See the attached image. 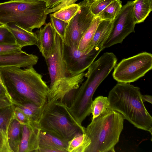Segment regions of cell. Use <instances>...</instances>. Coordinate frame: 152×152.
Listing matches in <instances>:
<instances>
[{
	"label": "cell",
	"instance_id": "obj_1",
	"mask_svg": "<svg viewBox=\"0 0 152 152\" xmlns=\"http://www.w3.org/2000/svg\"><path fill=\"white\" fill-rule=\"evenodd\" d=\"M0 74L14 105L29 102L42 107L47 103L49 87L33 66L1 68Z\"/></svg>",
	"mask_w": 152,
	"mask_h": 152
},
{
	"label": "cell",
	"instance_id": "obj_2",
	"mask_svg": "<svg viewBox=\"0 0 152 152\" xmlns=\"http://www.w3.org/2000/svg\"><path fill=\"white\" fill-rule=\"evenodd\" d=\"M139 87L130 83H118L109 92L110 107L137 128L152 135V117L145 107Z\"/></svg>",
	"mask_w": 152,
	"mask_h": 152
},
{
	"label": "cell",
	"instance_id": "obj_3",
	"mask_svg": "<svg viewBox=\"0 0 152 152\" xmlns=\"http://www.w3.org/2000/svg\"><path fill=\"white\" fill-rule=\"evenodd\" d=\"M117 61V58L113 53L106 52L90 66L85 75L87 79L77 89L74 100L69 107L74 114L86 118L91 113L94 94L114 68Z\"/></svg>",
	"mask_w": 152,
	"mask_h": 152
},
{
	"label": "cell",
	"instance_id": "obj_4",
	"mask_svg": "<svg viewBox=\"0 0 152 152\" xmlns=\"http://www.w3.org/2000/svg\"><path fill=\"white\" fill-rule=\"evenodd\" d=\"M124 118L110 107L85 128L91 143L86 152H114L123 129Z\"/></svg>",
	"mask_w": 152,
	"mask_h": 152
},
{
	"label": "cell",
	"instance_id": "obj_5",
	"mask_svg": "<svg viewBox=\"0 0 152 152\" xmlns=\"http://www.w3.org/2000/svg\"><path fill=\"white\" fill-rule=\"evenodd\" d=\"M37 123L40 130L68 142L77 134L86 133L85 127L75 122L60 100L47 101Z\"/></svg>",
	"mask_w": 152,
	"mask_h": 152
},
{
	"label": "cell",
	"instance_id": "obj_6",
	"mask_svg": "<svg viewBox=\"0 0 152 152\" xmlns=\"http://www.w3.org/2000/svg\"><path fill=\"white\" fill-rule=\"evenodd\" d=\"M45 3L13 0L0 3V25L15 24L32 32L46 23Z\"/></svg>",
	"mask_w": 152,
	"mask_h": 152
},
{
	"label": "cell",
	"instance_id": "obj_7",
	"mask_svg": "<svg viewBox=\"0 0 152 152\" xmlns=\"http://www.w3.org/2000/svg\"><path fill=\"white\" fill-rule=\"evenodd\" d=\"M113 79L120 83H130L142 77L152 68V55L146 52L122 59L114 68Z\"/></svg>",
	"mask_w": 152,
	"mask_h": 152
},
{
	"label": "cell",
	"instance_id": "obj_8",
	"mask_svg": "<svg viewBox=\"0 0 152 152\" xmlns=\"http://www.w3.org/2000/svg\"><path fill=\"white\" fill-rule=\"evenodd\" d=\"M78 4L80 8L68 23L63 40L67 46L77 49L82 37L95 17L90 10V4L85 0Z\"/></svg>",
	"mask_w": 152,
	"mask_h": 152
},
{
	"label": "cell",
	"instance_id": "obj_9",
	"mask_svg": "<svg viewBox=\"0 0 152 152\" xmlns=\"http://www.w3.org/2000/svg\"><path fill=\"white\" fill-rule=\"evenodd\" d=\"M136 24L134 16L133 1H128L122 6L118 15L113 20L110 33L102 45L103 49L121 43L131 33L134 32Z\"/></svg>",
	"mask_w": 152,
	"mask_h": 152
},
{
	"label": "cell",
	"instance_id": "obj_10",
	"mask_svg": "<svg viewBox=\"0 0 152 152\" xmlns=\"http://www.w3.org/2000/svg\"><path fill=\"white\" fill-rule=\"evenodd\" d=\"M103 50L102 48H94L89 53L85 54L77 48L69 47L64 42L63 56L68 75H74L84 72Z\"/></svg>",
	"mask_w": 152,
	"mask_h": 152
},
{
	"label": "cell",
	"instance_id": "obj_11",
	"mask_svg": "<svg viewBox=\"0 0 152 152\" xmlns=\"http://www.w3.org/2000/svg\"><path fill=\"white\" fill-rule=\"evenodd\" d=\"M63 41L56 32L54 48L45 59L50 78V86L58 80L69 76L63 56Z\"/></svg>",
	"mask_w": 152,
	"mask_h": 152
},
{
	"label": "cell",
	"instance_id": "obj_12",
	"mask_svg": "<svg viewBox=\"0 0 152 152\" xmlns=\"http://www.w3.org/2000/svg\"><path fill=\"white\" fill-rule=\"evenodd\" d=\"M85 73L69 75L55 82L49 87L47 101L60 100L63 101L65 95L72 90L77 89L84 80Z\"/></svg>",
	"mask_w": 152,
	"mask_h": 152
},
{
	"label": "cell",
	"instance_id": "obj_13",
	"mask_svg": "<svg viewBox=\"0 0 152 152\" xmlns=\"http://www.w3.org/2000/svg\"><path fill=\"white\" fill-rule=\"evenodd\" d=\"M38 57L28 54L22 50L18 52L0 54V68L16 66L20 68L33 66L38 62Z\"/></svg>",
	"mask_w": 152,
	"mask_h": 152
},
{
	"label": "cell",
	"instance_id": "obj_14",
	"mask_svg": "<svg viewBox=\"0 0 152 152\" xmlns=\"http://www.w3.org/2000/svg\"><path fill=\"white\" fill-rule=\"evenodd\" d=\"M37 34L38 40L36 45L45 59L49 57L54 48L56 31L51 23L49 22L39 30Z\"/></svg>",
	"mask_w": 152,
	"mask_h": 152
},
{
	"label": "cell",
	"instance_id": "obj_15",
	"mask_svg": "<svg viewBox=\"0 0 152 152\" xmlns=\"http://www.w3.org/2000/svg\"><path fill=\"white\" fill-rule=\"evenodd\" d=\"M38 152H67L68 142L40 130Z\"/></svg>",
	"mask_w": 152,
	"mask_h": 152
},
{
	"label": "cell",
	"instance_id": "obj_16",
	"mask_svg": "<svg viewBox=\"0 0 152 152\" xmlns=\"http://www.w3.org/2000/svg\"><path fill=\"white\" fill-rule=\"evenodd\" d=\"M15 105L0 109V152H12L8 139L9 131L14 119Z\"/></svg>",
	"mask_w": 152,
	"mask_h": 152
},
{
	"label": "cell",
	"instance_id": "obj_17",
	"mask_svg": "<svg viewBox=\"0 0 152 152\" xmlns=\"http://www.w3.org/2000/svg\"><path fill=\"white\" fill-rule=\"evenodd\" d=\"M21 125L22 136L19 152H38L40 129L37 123H33L30 126Z\"/></svg>",
	"mask_w": 152,
	"mask_h": 152
},
{
	"label": "cell",
	"instance_id": "obj_18",
	"mask_svg": "<svg viewBox=\"0 0 152 152\" xmlns=\"http://www.w3.org/2000/svg\"><path fill=\"white\" fill-rule=\"evenodd\" d=\"M113 22V20H101L96 29L86 54L90 52L94 48L98 47L103 48L102 45L108 38L111 32Z\"/></svg>",
	"mask_w": 152,
	"mask_h": 152
},
{
	"label": "cell",
	"instance_id": "obj_19",
	"mask_svg": "<svg viewBox=\"0 0 152 152\" xmlns=\"http://www.w3.org/2000/svg\"><path fill=\"white\" fill-rule=\"evenodd\" d=\"M5 25L14 35L16 44L22 48L36 45L38 38L35 33L27 31L13 23Z\"/></svg>",
	"mask_w": 152,
	"mask_h": 152
},
{
	"label": "cell",
	"instance_id": "obj_20",
	"mask_svg": "<svg viewBox=\"0 0 152 152\" xmlns=\"http://www.w3.org/2000/svg\"><path fill=\"white\" fill-rule=\"evenodd\" d=\"M133 4L136 23L143 22L152 10V0H134Z\"/></svg>",
	"mask_w": 152,
	"mask_h": 152
},
{
	"label": "cell",
	"instance_id": "obj_21",
	"mask_svg": "<svg viewBox=\"0 0 152 152\" xmlns=\"http://www.w3.org/2000/svg\"><path fill=\"white\" fill-rule=\"evenodd\" d=\"M22 136V125L14 119L10 127L8 136L9 145L12 152H19Z\"/></svg>",
	"mask_w": 152,
	"mask_h": 152
},
{
	"label": "cell",
	"instance_id": "obj_22",
	"mask_svg": "<svg viewBox=\"0 0 152 152\" xmlns=\"http://www.w3.org/2000/svg\"><path fill=\"white\" fill-rule=\"evenodd\" d=\"M91 140L86 133L76 134L68 142V152H86L90 145Z\"/></svg>",
	"mask_w": 152,
	"mask_h": 152
},
{
	"label": "cell",
	"instance_id": "obj_23",
	"mask_svg": "<svg viewBox=\"0 0 152 152\" xmlns=\"http://www.w3.org/2000/svg\"><path fill=\"white\" fill-rule=\"evenodd\" d=\"M101 20L99 17L95 16L91 25L84 34L77 47V50L81 53L86 54L96 29Z\"/></svg>",
	"mask_w": 152,
	"mask_h": 152
},
{
	"label": "cell",
	"instance_id": "obj_24",
	"mask_svg": "<svg viewBox=\"0 0 152 152\" xmlns=\"http://www.w3.org/2000/svg\"><path fill=\"white\" fill-rule=\"evenodd\" d=\"M122 5L120 0H115L109 4L96 16L102 20L113 21L120 11Z\"/></svg>",
	"mask_w": 152,
	"mask_h": 152
},
{
	"label": "cell",
	"instance_id": "obj_25",
	"mask_svg": "<svg viewBox=\"0 0 152 152\" xmlns=\"http://www.w3.org/2000/svg\"><path fill=\"white\" fill-rule=\"evenodd\" d=\"M17 106L28 118L32 123H37L39 118L42 107L31 103L14 105Z\"/></svg>",
	"mask_w": 152,
	"mask_h": 152
},
{
	"label": "cell",
	"instance_id": "obj_26",
	"mask_svg": "<svg viewBox=\"0 0 152 152\" xmlns=\"http://www.w3.org/2000/svg\"><path fill=\"white\" fill-rule=\"evenodd\" d=\"M80 8L79 4H73L63 8L53 13L50 14V15L68 23Z\"/></svg>",
	"mask_w": 152,
	"mask_h": 152
},
{
	"label": "cell",
	"instance_id": "obj_27",
	"mask_svg": "<svg viewBox=\"0 0 152 152\" xmlns=\"http://www.w3.org/2000/svg\"><path fill=\"white\" fill-rule=\"evenodd\" d=\"M110 107L107 97L99 96L93 100L91 107V113L94 119L106 111Z\"/></svg>",
	"mask_w": 152,
	"mask_h": 152
},
{
	"label": "cell",
	"instance_id": "obj_28",
	"mask_svg": "<svg viewBox=\"0 0 152 152\" xmlns=\"http://www.w3.org/2000/svg\"><path fill=\"white\" fill-rule=\"evenodd\" d=\"M0 44H16L14 35L5 25H0Z\"/></svg>",
	"mask_w": 152,
	"mask_h": 152
},
{
	"label": "cell",
	"instance_id": "obj_29",
	"mask_svg": "<svg viewBox=\"0 0 152 152\" xmlns=\"http://www.w3.org/2000/svg\"><path fill=\"white\" fill-rule=\"evenodd\" d=\"M51 23L56 32L63 41L68 23L53 16H50Z\"/></svg>",
	"mask_w": 152,
	"mask_h": 152
},
{
	"label": "cell",
	"instance_id": "obj_30",
	"mask_svg": "<svg viewBox=\"0 0 152 152\" xmlns=\"http://www.w3.org/2000/svg\"><path fill=\"white\" fill-rule=\"evenodd\" d=\"M115 0H97L90 5V10L95 16H96L111 2Z\"/></svg>",
	"mask_w": 152,
	"mask_h": 152
},
{
	"label": "cell",
	"instance_id": "obj_31",
	"mask_svg": "<svg viewBox=\"0 0 152 152\" xmlns=\"http://www.w3.org/2000/svg\"><path fill=\"white\" fill-rule=\"evenodd\" d=\"M13 116L14 119L18 121L21 125L30 126L33 123H32L27 116L15 105L14 110Z\"/></svg>",
	"mask_w": 152,
	"mask_h": 152
},
{
	"label": "cell",
	"instance_id": "obj_32",
	"mask_svg": "<svg viewBox=\"0 0 152 152\" xmlns=\"http://www.w3.org/2000/svg\"><path fill=\"white\" fill-rule=\"evenodd\" d=\"M22 48L17 44H0V54L12 53L21 50Z\"/></svg>",
	"mask_w": 152,
	"mask_h": 152
},
{
	"label": "cell",
	"instance_id": "obj_33",
	"mask_svg": "<svg viewBox=\"0 0 152 152\" xmlns=\"http://www.w3.org/2000/svg\"><path fill=\"white\" fill-rule=\"evenodd\" d=\"M78 0H64L53 8L50 9L46 8L45 10V13L47 15L51 13L54 12L67 6L75 4V2Z\"/></svg>",
	"mask_w": 152,
	"mask_h": 152
},
{
	"label": "cell",
	"instance_id": "obj_34",
	"mask_svg": "<svg viewBox=\"0 0 152 152\" xmlns=\"http://www.w3.org/2000/svg\"><path fill=\"white\" fill-rule=\"evenodd\" d=\"M77 89L71 90L64 96L63 102L67 107H69L75 99Z\"/></svg>",
	"mask_w": 152,
	"mask_h": 152
},
{
	"label": "cell",
	"instance_id": "obj_35",
	"mask_svg": "<svg viewBox=\"0 0 152 152\" xmlns=\"http://www.w3.org/2000/svg\"><path fill=\"white\" fill-rule=\"evenodd\" d=\"M13 104V101L10 95H0V109L10 106Z\"/></svg>",
	"mask_w": 152,
	"mask_h": 152
},
{
	"label": "cell",
	"instance_id": "obj_36",
	"mask_svg": "<svg viewBox=\"0 0 152 152\" xmlns=\"http://www.w3.org/2000/svg\"><path fill=\"white\" fill-rule=\"evenodd\" d=\"M64 0H43L46 4V8H52Z\"/></svg>",
	"mask_w": 152,
	"mask_h": 152
},
{
	"label": "cell",
	"instance_id": "obj_37",
	"mask_svg": "<svg viewBox=\"0 0 152 152\" xmlns=\"http://www.w3.org/2000/svg\"><path fill=\"white\" fill-rule=\"evenodd\" d=\"M10 95L3 82L0 74V95Z\"/></svg>",
	"mask_w": 152,
	"mask_h": 152
},
{
	"label": "cell",
	"instance_id": "obj_38",
	"mask_svg": "<svg viewBox=\"0 0 152 152\" xmlns=\"http://www.w3.org/2000/svg\"><path fill=\"white\" fill-rule=\"evenodd\" d=\"M142 98L143 102H147L151 104L152 103V97L151 96L148 95H142Z\"/></svg>",
	"mask_w": 152,
	"mask_h": 152
},
{
	"label": "cell",
	"instance_id": "obj_39",
	"mask_svg": "<svg viewBox=\"0 0 152 152\" xmlns=\"http://www.w3.org/2000/svg\"><path fill=\"white\" fill-rule=\"evenodd\" d=\"M17 1H31V2H35L38 1H43V0H13Z\"/></svg>",
	"mask_w": 152,
	"mask_h": 152
},
{
	"label": "cell",
	"instance_id": "obj_40",
	"mask_svg": "<svg viewBox=\"0 0 152 152\" xmlns=\"http://www.w3.org/2000/svg\"><path fill=\"white\" fill-rule=\"evenodd\" d=\"M88 3L91 4L97 0H84Z\"/></svg>",
	"mask_w": 152,
	"mask_h": 152
}]
</instances>
